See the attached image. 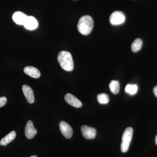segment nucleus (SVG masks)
Returning a JSON list of instances; mask_svg holds the SVG:
<instances>
[{
  "mask_svg": "<svg viewBox=\"0 0 157 157\" xmlns=\"http://www.w3.org/2000/svg\"><path fill=\"white\" fill-rule=\"evenodd\" d=\"M142 41L141 39H137L133 42L132 45V50L134 52H137L141 49Z\"/></svg>",
  "mask_w": 157,
  "mask_h": 157,
  "instance_id": "nucleus-15",
  "label": "nucleus"
},
{
  "mask_svg": "<svg viewBox=\"0 0 157 157\" xmlns=\"http://www.w3.org/2000/svg\"><path fill=\"white\" fill-rule=\"evenodd\" d=\"M38 22L36 19L33 16H28L24 26L26 29L29 30H33L38 28Z\"/></svg>",
  "mask_w": 157,
  "mask_h": 157,
  "instance_id": "nucleus-11",
  "label": "nucleus"
},
{
  "mask_svg": "<svg viewBox=\"0 0 157 157\" xmlns=\"http://www.w3.org/2000/svg\"><path fill=\"white\" fill-rule=\"evenodd\" d=\"M58 61L61 67L67 71H71L74 68L73 57L70 52L62 51L59 52L57 57Z\"/></svg>",
  "mask_w": 157,
  "mask_h": 157,
  "instance_id": "nucleus-1",
  "label": "nucleus"
},
{
  "mask_svg": "<svg viewBox=\"0 0 157 157\" xmlns=\"http://www.w3.org/2000/svg\"><path fill=\"white\" fill-rule=\"evenodd\" d=\"M24 72L31 77L34 78H38L41 75L40 71L36 68L31 66H28L24 69Z\"/></svg>",
  "mask_w": 157,
  "mask_h": 157,
  "instance_id": "nucleus-12",
  "label": "nucleus"
},
{
  "mask_svg": "<svg viewBox=\"0 0 157 157\" xmlns=\"http://www.w3.org/2000/svg\"><path fill=\"white\" fill-rule=\"evenodd\" d=\"M30 157H37V156H36V155H33V156H31Z\"/></svg>",
  "mask_w": 157,
  "mask_h": 157,
  "instance_id": "nucleus-21",
  "label": "nucleus"
},
{
  "mask_svg": "<svg viewBox=\"0 0 157 157\" xmlns=\"http://www.w3.org/2000/svg\"><path fill=\"white\" fill-rule=\"evenodd\" d=\"M81 130L82 136L87 139H93L95 137L97 132L96 129L86 125L81 127Z\"/></svg>",
  "mask_w": 157,
  "mask_h": 157,
  "instance_id": "nucleus-6",
  "label": "nucleus"
},
{
  "mask_svg": "<svg viewBox=\"0 0 157 157\" xmlns=\"http://www.w3.org/2000/svg\"><path fill=\"white\" fill-rule=\"evenodd\" d=\"M109 88L111 92L114 94H117L119 92V82L116 80H112L109 83Z\"/></svg>",
  "mask_w": 157,
  "mask_h": 157,
  "instance_id": "nucleus-14",
  "label": "nucleus"
},
{
  "mask_svg": "<svg viewBox=\"0 0 157 157\" xmlns=\"http://www.w3.org/2000/svg\"><path fill=\"white\" fill-rule=\"evenodd\" d=\"M65 100L68 104L76 108H79L82 106L81 101L72 94H67L65 96Z\"/></svg>",
  "mask_w": 157,
  "mask_h": 157,
  "instance_id": "nucleus-9",
  "label": "nucleus"
},
{
  "mask_svg": "<svg viewBox=\"0 0 157 157\" xmlns=\"http://www.w3.org/2000/svg\"><path fill=\"white\" fill-rule=\"evenodd\" d=\"M125 15L121 11H114L109 17V21L113 25H119L123 23L125 20Z\"/></svg>",
  "mask_w": 157,
  "mask_h": 157,
  "instance_id": "nucleus-4",
  "label": "nucleus"
},
{
  "mask_svg": "<svg viewBox=\"0 0 157 157\" xmlns=\"http://www.w3.org/2000/svg\"><path fill=\"white\" fill-rule=\"evenodd\" d=\"M133 132V129L131 127L127 128L125 130L123 135L121 144V150L122 152H126L128 150L132 140Z\"/></svg>",
  "mask_w": 157,
  "mask_h": 157,
  "instance_id": "nucleus-3",
  "label": "nucleus"
},
{
  "mask_svg": "<svg viewBox=\"0 0 157 157\" xmlns=\"http://www.w3.org/2000/svg\"><path fill=\"white\" fill-rule=\"evenodd\" d=\"M28 17L27 15L21 11H17L13 14L12 19L16 24L24 25Z\"/></svg>",
  "mask_w": 157,
  "mask_h": 157,
  "instance_id": "nucleus-8",
  "label": "nucleus"
},
{
  "mask_svg": "<svg viewBox=\"0 0 157 157\" xmlns=\"http://www.w3.org/2000/svg\"><path fill=\"white\" fill-rule=\"evenodd\" d=\"M7 99L6 97L0 98V108L4 107L7 103Z\"/></svg>",
  "mask_w": 157,
  "mask_h": 157,
  "instance_id": "nucleus-18",
  "label": "nucleus"
},
{
  "mask_svg": "<svg viewBox=\"0 0 157 157\" xmlns=\"http://www.w3.org/2000/svg\"><path fill=\"white\" fill-rule=\"evenodd\" d=\"M93 18L89 15H84L80 17L77 25L78 32L82 35H89L94 27Z\"/></svg>",
  "mask_w": 157,
  "mask_h": 157,
  "instance_id": "nucleus-2",
  "label": "nucleus"
},
{
  "mask_svg": "<svg viewBox=\"0 0 157 157\" xmlns=\"http://www.w3.org/2000/svg\"><path fill=\"white\" fill-rule=\"evenodd\" d=\"M59 128L62 135L66 138L70 139L73 134L72 128L70 125L64 121H61L59 123Z\"/></svg>",
  "mask_w": 157,
  "mask_h": 157,
  "instance_id": "nucleus-5",
  "label": "nucleus"
},
{
  "mask_svg": "<svg viewBox=\"0 0 157 157\" xmlns=\"http://www.w3.org/2000/svg\"><path fill=\"white\" fill-rule=\"evenodd\" d=\"M16 136V132L15 131H12L0 140V144L2 146H6L12 140H14Z\"/></svg>",
  "mask_w": 157,
  "mask_h": 157,
  "instance_id": "nucleus-13",
  "label": "nucleus"
},
{
  "mask_svg": "<svg viewBox=\"0 0 157 157\" xmlns=\"http://www.w3.org/2000/svg\"><path fill=\"white\" fill-rule=\"evenodd\" d=\"M22 89L24 94L25 96L27 101L30 104H33L35 101L33 91L29 86L24 85Z\"/></svg>",
  "mask_w": 157,
  "mask_h": 157,
  "instance_id": "nucleus-10",
  "label": "nucleus"
},
{
  "mask_svg": "<svg viewBox=\"0 0 157 157\" xmlns=\"http://www.w3.org/2000/svg\"><path fill=\"white\" fill-rule=\"evenodd\" d=\"M137 85L128 84L125 87V92L131 95H134L137 91Z\"/></svg>",
  "mask_w": 157,
  "mask_h": 157,
  "instance_id": "nucleus-16",
  "label": "nucleus"
},
{
  "mask_svg": "<svg viewBox=\"0 0 157 157\" xmlns=\"http://www.w3.org/2000/svg\"><path fill=\"white\" fill-rule=\"evenodd\" d=\"M25 135L27 138L29 139H32L36 135V129L34 128L33 123L31 121H29L26 124Z\"/></svg>",
  "mask_w": 157,
  "mask_h": 157,
  "instance_id": "nucleus-7",
  "label": "nucleus"
},
{
  "mask_svg": "<svg viewBox=\"0 0 157 157\" xmlns=\"http://www.w3.org/2000/svg\"><path fill=\"white\" fill-rule=\"evenodd\" d=\"M98 101L101 104H107L109 102V98L107 94H100L97 97Z\"/></svg>",
  "mask_w": 157,
  "mask_h": 157,
  "instance_id": "nucleus-17",
  "label": "nucleus"
},
{
  "mask_svg": "<svg viewBox=\"0 0 157 157\" xmlns=\"http://www.w3.org/2000/svg\"><path fill=\"white\" fill-rule=\"evenodd\" d=\"M153 92L154 93L155 96L157 98V86L154 88Z\"/></svg>",
  "mask_w": 157,
  "mask_h": 157,
  "instance_id": "nucleus-19",
  "label": "nucleus"
},
{
  "mask_svg": "<svg viewBox=\"0 0 157 157\" xmlns=\"http://www.w3.org/2000/svg\"><path fill=\"white\" fill-rule=\"evenodd\" d=\"M155 143L156 144V145H157V135L155 137Z\"/></svg>",
  "mask_w": 157,
  "mask_h": 157,
  "instance_id": "nucleus-20",
  "label": "nucleus"
}]
</instances>
